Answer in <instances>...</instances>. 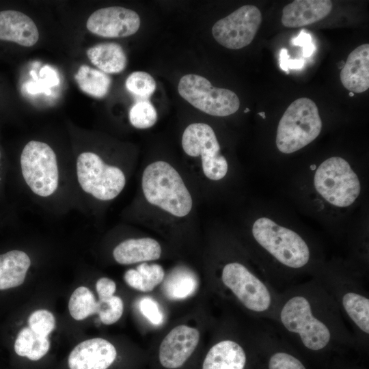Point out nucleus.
I'll use <instances>...</instances> for the list:
<instances>
[{"instance_id":"obj_36","label":"nucleus","mask_w":369,"mask_h":369,"mask_svg":"<svg viewBox=\"0 0 369 369\" xmlns=\"http://www.w3.org/2000/svg\"><path fill=\"white\" fill-rule=\"evenodd\" d=\"M96 289L98 295L99 301H104L112 296L115 292V283L108 277H101L96 284Z\"/></svg>"},{"instance_id":"obj_14","label":"nucleus","mask_w":369,"mask_h":369,"mask_svg":"<svg viewBox=\"0 0 369 369\" xmlns=\"http://www.w3.org/2000/svg\"><path fill=\"white\" fill-rule=\"evenodd\" d=\"M200 341L197 329L182 325L172 329L162 340L157 360L163 369H181L190 360Z\"/></svg>"},{"instance_id":"obj_24","label":"nucleus","mask_w":369,"mask_h":369,"mask_svg":"<svg viewBox=\"0 0 369 369\" xmlns=\"http://www.w3.org/2000/svg\"><path fill=\"white\" fill-rule=\"evenodd\" d=\"M197 285V279L193 271L186 267H177L167 276L162 288L168 299L180 300L194 294Z\"/></svg>"},{"instance_id":"obj_34","label":"nucleus","mask_w":369,"mask_h":369,"mask_svg":"<svg viewBox=\"0 0 369 369\" xmlns=\"http://www.w3.org/2000/svg\"><path fill=\"white\" fill-rule=\"evenodd\" d=\"M36 333L29 328L25 327L18 333L14 344V350L17 355L27 359L34 340Z\"/></svg>"},{"instance_id":"obj_17","label":"nucleus","mask_w":369,"mask_h":369,"mask_svg":"<svg viewBox=\"0 0 369 369\" xmlns=\"http://www.w3.org/2000/svg\"><path fill=\"white\" fill-rule=\"evenodd\" d=\"M201 369H258L256 352L249 354L236 341L222 340L208 351Z\"/></svg>"},{"instance_id":"obj_45","label":"nucleus","mask_w":369,"mask_h":369,"mask_svg":"<svg viewBox=\"0 0 369 369\" xmlns=\"http://www.w3.org/2000/svg\"><path fill=\"white\" fill-rule=\"evenodd\" d=\"M349 95H350L351 96H353L354 95V93L350 92V93H349Z\"/></svg>"},{"instance_id":"obj_30","label":"nucleus","mask_w":369,"mask_h":369,"mask_svg":"<svg viewBox=\"0 0 369 369\" xmlns=\"http://www.w3.org/2000/svg\"><path fill=\"white\" fill-rule=\"evenodd\" d=\"M98 301L97 314L103 324H113L121 318L124 310V303L120 297L113 295L104 301Z\"/></svg>"},{"instance_id":"obj_4","label":"nucleus","mask_w":369,"mask_h":369,"mask_svg":"<svg viewBox=\"0 0 369 369\" xmlns=\"http://www.w3.org/2000/svg\"><path fill=\"white\" fill-rule=\"evenodd\" d=\"M141 187L144 195L150 204L172 215L184 217L192 208V197L182 178L165 161H155L145 168Z\"/></svg>"},{"instance_id":"obj_18","label":"nucleus","mask_w":369,"mask_h":369,"mask_svg":"<svg viewBox=\"0 0 369 369\" xmlns=\"http://www.w3.org/2000/svg\"><path fill=\"white\" fill-rule=\"evenodd\" d=\"M38 39L36 25L27 15L12 10L0 12V40L29 47L33 46Z\"/></svg>"},{"instance_id":"obj_6","label":"nucleus","mask_w":369,"mask_h":369,"mask_svg":"<svg viewBox=\"0 0 369 369\" xmlns=\"http://www.w3.org/2000/svg\"><path fill=\"white\" fill-rule=\"evenodd\" d=\"M321 129L316 103L308 98H298L288 107L279 122L277 148L285 154L295 152L313 141Z\"/></svg>"},{"instance_id":"obj_16","label":"nucleus","mask_w":369,"mask_h":369,"mask_svg":"<svg viewBox=\"0 0 369 369\" xmlns=\"http://www.w3.org/2000/svg\"><path fill=\"white\" fill-rule=\"evenodd\" d=\"M118 351L108 340L92 338L79 343L67 358L68 369H110L118 359Z\"/></svg>"},{"instance_id":"obj_35","label":"nucleus","mask_w":369,"mask_h":369,"mask_svg":"<svg viewBox=\"0 0 369 369\" xmlns=\"http://www.w3.org/2000/svg\"><path fill=\"white\" fill-rule=\"evenodd\" d=\"M50 349V342L47 337L36 334L35 340L27 357L31 361H38L44 358Z\"/></svg>"},{"instance_id":"obj_43","label":"nucleus","mask_w":369,"mask_h":369,"mask_svg":"<svg viewBox=\"0 0 369 369\" xmlns=\"http://www.w3.org/2000/svg\"><path fill=\"white\" fill-rule=\"evenodd\" d=\"M248 111H249V109H248V108L245 109V111H244L245 113H247Z\"/></svg>"},{"instance_id":"obj_5","label":"nucleus","mask_w":369,"mask_h":369,"mask_svg":"<svg viewBox=\"0 0 369 369\" xmlns=\"http://www.w3.org/2000/svg\"><path fill=\"white\" fill-rule=\"evenodd\" d=\"M221 279L247 310L261 317L273 318L279 295L269 282L237 262H229L223 266Z\"/></svg>"},{"instance_id":"obj_41","label":"nucleus","mask_w":369,"mask_h":369,"mask_svg":"<svg viewBox=\"0 0 369 369\" xmlns=\"http://www.w3.org/2000/svg\"><path fill=\"white\" fill-rule=\"evenodd\" d=\"M0 216H5V217H10V218H13V216L11 214H10V213L4 211V210H0Z\"/></svg>"},{"instance_id":"obj_40","label":"nucleus","mask_w":369,"mask_h":369,"mask_svg":"<svg viewBox=\"0 0 369 369\" xmlns=\"http://www.w3.org/2000/svg\"><path fill=\"white\" fill-rule=\"evenodd\" d=\"M12 221V219L8 217L0 216V223H9Z\"/></svg>"},{"instance_id":"obj_7","label":"nucleus","mask_w":369,"mask_h":369,"mask_svg":"<svg viewBox=\"0 0 369 369\" xmlns=\"http://www.w3.org/2000/svg\"><path fill=\"white\" fill-rule=\"evenodd\" d=\"M252 234L256 242L284 266L299 269L310 261V248L301 236L269 218L257 219Z\"/></svg>"},{"instance_id":"obj_22","label":"nucleus","mask_w":369,"mask_h":369,"mask_svg":"<svg viewBox=\"0 0 369 369\" xmlns=\"http://www.w3.org/2000/svg\"><path fill=\"white\" fill-rule=\"evenodd\" d=\"M31 265V258L23 250L11 249L0 254V290L21 285Z\"/></svg>"},{"instance_id":"obj_42","label":"nucleus","mask_w":369,"mask_h":369,"mask_svg":"<svg viewBox=\"0 0 369 369\" xmlns=\"http://www.w3.org/2000/svg\"><path fill=\"white\" fill-rule=\"evenodd\" d=\"M258 114L260 115L263 119H265V113L264 112H258Z\"/></svg>"},{"instance_id":"obj_26","label":"nucleus","mask_w":369,"mask_h":369,"mask_svg":"<svg viewBox=\"0 0 369 369\" xmlns=\"http://www.w3.org/2000/svg\"><path fill=\"white\" fill-rule=\"evenodd\" d=\"M79 87L85 94L97 98L109 92L111 80L105 72L87 65H81L74 76Z\"/></svg>"},{"instance_id":"obj_20","label":"nucleus","mask_w":369,"mask_h":369,"mask_svg":"<svg viewBox=\"0 0 369 369\" xmlns=\"http://www.w3.org/2000/svg\"><path fill=\"white\" fill-rule=\"evenodd\" d=\"M343 86L353 93L369 88V44L355 48L348 56L340 74Z\"/></svg>"},{"instance_id":"obj_3","label":"nucleus","mask_w":369,"mask_h":369,"mask_svg":"<svg viewBox=\"0 0 369 369\" xmlns=\"http://www.w3.org/2000/svg\"><path fill=\"white\" fill-rule=\"evenodd\" d=\"M72 178L81 213H94L99 203L116 198L126 176L123 169L92 150L79 151L71 159Z\"/></svg>"},{"instance_id":"obj_1","label":"nucleus","mask_w":369,"mask_h":369,"mask_svg":"<svg viewBox=\"0 0 369 369\" xmlns=\"http://www.w3.org/2000/svg\"><path fill=\"white\" fill-rule=\"evenodd\" d=\"M273 319L303 357L325 366L333 353L355 344L336 302L321 282L297 285L279 295Z\"/></svg>"},{"instance_id":"obj_8","label":"nucleus","mask_w":369,"mask_h":369,"mask_svg":"<svg viewBox=\"0 0 369 369\" xmlns=\"http://www.w3.org/2000/svg\"><path fill=\"white\" fill-rule=\"evenodd\" d=\"M314 183L318 193L325 200L339 207L351 205L361 190L357 174L348 163L339 156L329 158L319 165Z\"/></svg>"},{"instance_id":"obj_29","label":"nucleus","mask_w":369,"mask_h":369,"mask_svg":"<svg viewBox=\"0 0 369 369\" xmlns=\"http://www.w3.org/2000/svg\"><path fill=\"white\" fill-rule=\"evenodd\" d=\"M125 86L133 95L146 100L154 92L156 82L149 73L136 71L127 77Z\"/></svg>"},{"instance_id":"obj_9","label":"nucleus","mask_w":369,"mask_h":369,"mask_svg":"<svg viewBox=\"0 0 369 369\" xmlns=\"http://www.w3.org/2000/svg\"><path fill=\"white\" fill-rule=\"evenodd\" d=\"M178 90L181 97L194 107L211 115L228 116L240 107L239 98L234 92L215 87L198 74L183 76L179 81Z\"/></svg>"},{"instance_id":"obj_10","label":"nucleus","mask_w":369,"mask_h":369,"mask_svg":"<svg viewBox=\"0 0 369 369\" xmlns=\"http://www.w3.org/2000/svg\"><path fill=\"white\" fill-rule=\"evenodd\" d=\"M182 146L189 156H201L206 177L219 180L228 172V162L220 152V146L213 129L204 123H193L183 132Z\"/></svg>"},{"instance_id":"obj_44","label":"nucleus","mask_w":369,"mask_h":369,"mask_svg":"<svg viewBox=\"0 0 369 369\" xmlns=\"http://www.w3.org/2000/svg\"><path fill=\"white\" fill-rule=\"evenodd\" d=\"M315 167H316V166H315V165H312V166H311V169H315Z\"/></svg>"},{"instance_id":"obj_11","label":"nucleus","mask_w":369,"mask_h":369,"mask_svg":"<svg viewBox=\"0 0 369 369\" xmlns=\"http://www.w3.org/2000/svg\"><path fill=\"white\" fill-rule=\"evenodd\" d=\"M336 302L341 313L353 324L359 338L366 342L369 335V298L359 282L326 281L321 282Z\"/></svg>"},{"instance_id":"obj_27","label":"nucleus","mask_w":369,"mask_h":369,"mask_svg":"<svg viewBox=\"0 0 369 369\" xmlns=\"http://www.w3.org/2000/svg\"><path fill=\"white\" fill-rule=\"evenodd\" d=\"M68 310L74 319L81 320L98 312V301L89 288L80 286L71 295Z\"/></svg>"},{"instance_id":"obj_23","label":"nucleus","mask_w":369,"mask_h":369,"mask_svg":"<svg viewBox=\"0 0 369 369\" xmlns=\"http://www.w3.org/2000/svg\"><path fill=\"white\" fill-rule=\"evenodd\" d=\"M90 61L106 74H115L123 71L127 58L123 48L115 42L100 43L87 51Z\"/></svg>"},{"instance_id":"obj_38","label":"nucleus","mask_w":369,"mask_h":369,"mask_svg":"<svg viewBox=\"0 0 369 369\" xmlns=\"http://www.w3.org/2000/svg\"><path fill=\"white\" fill-rule=\"evenodd\" d=\"M279 65L282 70L287 71L288 68H299L303 64V60H289L287 50L286 49H282L279 54Z\"/></svg>"},{"instance_id":"obj_13","label":"nucleus","mask_w":369,"mask_h":369,"mask_svg":"<svg viewBox=\"0 0 369 369\" xmlns=\"http://www.w3.org/2000/svg\"><path fill=\"white\" fill-rule=\"evenodd\" d=\"M139 27L138 14L119 6L98 9L90 16L86 23V27L92 33L109 38L130 36Z\"/></svg>"},{"instance_id":"obj_39","label":"nucleus","mask_w":369,"mask_h":369,"mask_svg":"<svg viewBox=\"0 0 369 369\" xmlns=\"http://www.w3.org/2000/svg\"><path fill=\"white\" fill-rule=\"evenodd\" d=\"M327 369H363L357 366L344 363L343 361L336 359L331 361L327 365Z\"/></svg>"},{"instance_id":"obj_37","label":"nucleus","mask_w":369,"mask_h":369,"mask_svg":"<svg viewBox=\"0 0 369 369\" xmlns=\"http://www.w3.org/2000/svg\"><path fill=\"white\" fill-rule=\"evenodd\" d=\"M292 43L303 46L304 56H310L312 55L313 52V45L311 42V36L304 31H301L299 36L292 40Z\"/></svg>"},{"instance_id":"obj_12","label":"nucleus","mask_w":369,"mask_h":369,"mask_svg":"<svg viewBox=\"0 0 369 369\" xmlns=\"http://www.w3.org/2000/svg\"><path fill=\"white\" fill-rule=\"evenodd\" d=\"M262 19V14L257 7L243 5L216 22L212 28V33L221 46L230 49H240L252 42Z\"/></svg>"},{"instance_id":"obj_32","label":"nucleus","mask_w":369,"mask_h":369,"mask_svg":"<svg viewBox=\"0 0 369 369\" xmlns=\"http://www.w3.org/2000/svg\"><path fill=\"white\" fill-rule=\"evenodd\" d=\"M139 308L142 315L153 325H159L163 323V313L159 303L152 298L143 297L139 301Z\"/></svg>"},{"instance_id":"obj_25","label":"nucleus","mask_w":369,"mask_h":369,"mask_svg":"<svg viewBox=\"0 0 369 369\" xmlns=\"http://www.w3.org/2000/svg\"><path fill=\"white\" fill-rule=\"evenodd\" d=\"M165 272L158 264L143 262L136 269L127 270L124 275L125 282L131 288L142 292L152 290L164 279Z\"/></svg>"},{"instance_id":"obj_33","label":"nucleus","mask_w":369,"mask_h":369,"mask_svg":"<svg viewBox=\"0 0 369 369\" xmlns=\"http://www.w3.org/2000/svg\"><path fill=\"white\" fill-rule=\"evenodd\" d=\"M8 171V156L5 155L0 144V208L6 212L14 214L10 206L6 194V181Z\"/></svg>"},{"instance_id":"obj_31","label":"nucleus","mask_w":369,"mask_h":369,"mask_svg":"<svg viewBox=\"0 0 369 369\" xmlns=\"http://www.w3.org/2000/svg\"><path fill=\"white\" fill-rule=\"evenodd\" d=\"M29 327L37 335L47 337L55 326L53 314L46 310H38L28 318Z\"/></svg>"},{"instance_id":"obj_15","label":"nucleus","mask_w":369,"mask_h":369,"mask_svg":"<svg viewBox=\"0 0 369 369\" xmlns=\"http://www.w3.org/2000/svg\"><path fill=\"white\" fill-rule=\"evenodd\" d=\"M255 352L258 369H309L298 350L268 333L261 334Z\"/></svg>"},{"instance_id":"obj_21","label":"nucleus","mask_w":369,"mask_h":369,"mask_svg":"<svg viewBox=\"0 0 369 369\" xmlns=\"http://www.w3.org/2000/svg\"><path fill=\"white\" fill-rule=\"evenodd\" d=\"M112 254L118 263L131 264L159 259L161 247L151 238H128L118 244Z\"/></svg>"},{"instance_id":"obj_19","label":"nucleus","mask_w":369,"mask_h":369,"mask_svg":"<svg viewBox=\"0 0 369 369\" xmlns=\"http://www.w3.org/2000/svg\"><path fill=\"white\" fill-rule=\"evenodd\" d=\"M332 8L329 0H296L283 8L282 23L290 28L309 25L328 16Z\"/></svg>"},{"instance_id":"obj_28","label":"nucleus","mask_w":369,"mask_h":369,"mask_svg":"<svg viewBox=\"0 0 369 369\" xmlns=\"http://www.w3.org/2000/svg\"><path fill=\"white\" fill-rule=\"evenodd\" d=\"M128 120L135 128H148L156 123L157 112L148 100H141L136 102L130 109Z\"/></svg>"},{"instance_id":"obj_2","label":"nucleus","mask_w":369,"mask_h":369,"mask_svg":"<svg viewBox=\"0 0 369 369\" xmlns=\"http://www.w3.org/2000/svg\"><path fill=\"white\" fill-rule=\"evenodd\" d=\"M42 211L62 216L81 212L72 178L71 159H61L48 143L32 139L17 158L8 159L6 189Z\"/></svg>"}]
</instances>
